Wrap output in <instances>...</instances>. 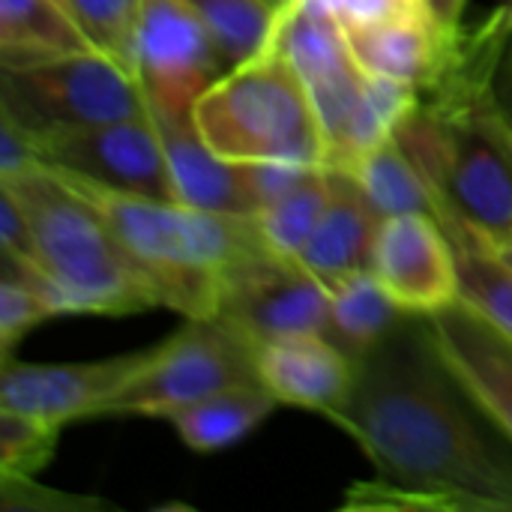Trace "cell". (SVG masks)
<instances>
[{
  "label": "cell",
  "instance_id": "obj_32",
  "mask_svg": "<svg viewBox=\"0 0 512 512\" xmlns=\"http://www.w3.org/2000/svg\"><path fill=\"white\" fill-rule=\"evenodd\" d=\"M42 162L45 159L39 141L30 132H24L15 120L0 114V180L18 177Z\"/></svg>",
  "mask_w": 512,
  "mask_h": 512
},
{
  "label": "cell",
  "instance_id": "obj_24",
  "mask_svg": "<svg viewBox=\"0 0 512 512\" xmlns=\"http://www.w3.org/2000/svg\"><path fill=\"white\" fill-rule=\"evenodd\" d=\"M0 351L12 357V348L39 324L66 315L51 282L27 261L0 252Z\"/></svg>",
  "mask_w": 512,
  "mask_h": 512
},
{
  "label": "cell",
  "instance_id": "obj_3",
  "mask_svg": "<svg viewBox=\"0 0 512 512\" xmlns=\"http://www.w3.org/2000/svg\"><path fill=\"white\" fill-rule=\"evenodd\" d=\"M30 216L36 270L66 315H135L162 306V294L108 216L57 168L36 165L0 180Z\"/></svg>",
  "mask_w": 512,
  "mask_h": 512
},
{
  "label": "cell",
  "instance_id": "obj_4",
  "mask_svg": "<svg viewBox=\"0 0 512 512\" xmlns=\"http://www.w3.org/2000/svg\"><path fill=\"white\" fill-rule=\"evenodd\" d=\"M54 168V165H51ZM114 225L132 255L153 276L162 306L183 318H210L234 267L270 249L252 216L198 210L180 201H153L105 189L57 168Z\"/></svg>",
  "mask_w": 512,
  "mask_h": 512
},
{
  "label": "cell",
  "instance_id": "obj_5",
  "mask_svg": "<svg viewBox=\"0 0 512 512\" xmlns=\"http://www.w3.org/2000/svg\"><path fill=\"white\" fill-rule=\"evenodd\" d=\"M192 117L222 159L324 165L312 96L273 42L213 81L195 102Z\"/></svg>",
  "mask_w": 512,
  "mask_h": 512
},
{
  "label": "cell",
  "instance_id": "obj_15",
  "mask_svg": "<svg viewBox=\"0 0 512 512\" xmlns=\"http://www.w3.org/2000/svg\"><path fill=\"white\" fill-rule=\"evenodd\" d=\"M462 30L444 27L429 12H414L369 24H348L345 36L354 60L366 72L426 90L450 66Z\"/></svg>",
  "mask_w": 512,
  "mask_h": 512
},
{
  "label": "cell",
  "instance_id": "obj_7",
  "mask_svg": "<svg viewBox=\"0 0 512 512\" xmlns=\"http://www.w3.org/2000/svg\"><path fill=\"white\" fill-rule=\"evenodd\" d=\"M255 345L222 318H186V324L156 345L150 363L123 384L96 417L171 420L183 408L234 384H255Z\"/></svg>",
  "mask_w": 512,
  "mask_h": 512
},
{
  "label": "cell",
  "instance_id": "obj_6",
  "mask_svg": "<svg viewBox=\"0 0 512 512\" xmlns=\"http://www.w3.org/2000/svg\"><path fill=\"white\" fill-rule=\"evenodd\" d=\"M147 111L144 90L123 63L102 51L0 66V114L39 147L57 135Z\"/></svg>",
  "mask_w": 512,
  "mask_h": 512
},
{
  "label": "cell",
  "instance_id": "obj_22",
  "mask_svg": "<svg viewBox=\"0 0 512 512\" xmlns=\"http://www.w3.org/2000/svg\"><path fill=\"white\" fill-rule=\"evenodd\" d=\"M459 261V300L512 336V273L489 252L483 237L456 216L441 219Z\"/></svg>",
  "mask_w": 512,
  "mask_h": 512
},
{
  "label": "cell",
  "instance_id": "obj_27",
  "mask_svg": "<svg viewBox=\"0 0 512 512\" xmlns=\"http://www.w3.org/2000/svg\"><path fill=\"white\" fill-rule=\"evenodd\" d=\"M60 426L0 411V474L3 477H39L57 450Z\"/></svg>",
  "mask_w": 512,
  "mask_h": 512
},
{
  "label": "cell",
  "instance_id": "obj_20",
  "mask_svg": "<svg viewBox=\"0 0 512 512\" xmlns=\"http://www.w3.org/2000/svg\"><path fill=\"white\" fill-rule=\"evenodd\" d=\"M330 291V318L327 336L342 345L354 360L378 345L399 321L408 315L381 285L372 270L348 273L327 285Z\"/></svg>",
  "mask_w": 512,
  "mask_h": 512
},
{
  "label": "cell",
  "instance_id": "obj_14",
  "mask_svg": "<svg viewBox=\"0 0 512 512\" xmlns=\"http://www.w3.org/2000/svg\"><path fill=\"white\" fill-rule=\"evenodd\" d=\"M147 111L159 129L180 204L228 216H255V198L249 189L246 165L222 159L198 132L192 111Z\"/></svg>",
  "mask_w": 512,
  "mask_h": 512
},
{
  "label": "cell",
  "instance_id": "obj_26",
  "mask_svg": "<svg viewBox=\"0 0 512 512\" xmlns=\"http://www.w3.org/2000/svg\"><path fill=\"white\" fill-rule=\"evenodd\" d=\"M144 0H66L96 51L132 72V39Z\"/></svg>",
  "mask_w": 512,
  "mask_h": 512
},
{
  "label": "cell",
  "instance_id": "obj_18",
  "mask_svg": "<svg viewBox=\"0 0 512 512\" xmlns=\"http://www.w3.org/2000/svg\"><path fill=\"white\" fill-rule=\"evenodd\" d=\"M96 51L66 0H0V66Z\"/></svg>",
  "mask_w": 512,
  "mask_h": 512
},
{
  "label": "cell",
  "instance_id": "obj_35",
  "mask_svg": "<svg viewBox=\"0 0 512 512\" xmlns=\"http://www.w3.org/2000/svg\"><path fill=\"white\" fill-rule=\"evenodd\" d=\"M501 9H504V12L510 15V21H512V0H504V3H501Z\"/></svg>",
  "mask_w": 512,
  "mask_h": 512
},
{
  "label": "cell",
  "instance_id": "obj_23",
  "mask_svg": "<svg viewBox=\"0 0 512 512\" xmlns=\"http://www.w3.org/2000/svg\"><path fill=\"white\" fill-rule=\"evenodd\" d=\"M327 198H330V171L327 165H315L303 180H297L288 192L264 204L252 219L273 252L285 258H297L306 240L312 237L327 207Z\"/></svg>",
  "mask_w": 512,
  "mask_h": 512
},
{
  "label": "cell",
  "instance_id": "obj_8",
  "mask_svg": "<svg viewBox=\"0 0 512 512\" xmlns=\"http://www.w3.org/2000/svg\"><path fill=\"white\" fill-rule=\"evenodd\" d=\"M228 60L189 0H144L132 39V72L147 108L192 111Z\"/></svg>",
  "mask_w": 512,
  "mask_h": 512
},
{
  "label": "cell",
  "instance_id": "obj_2",
  "mask_svg": "<svg viewBox=\"0 0 512 512\" xmlns=\"http://www.w3.org/2000/svg\"><path fill=\"white\" fill-rule=\"evenodd\" d=\"M438 195V219L512 231V129L492 90V24L465 27L450 66L396 129Z\"/></svg>",
  "mask_w": 512,
  "mask_h": 512
},
{
  "label": "cell",
  "instance_id": "obj_9",
  "mask_svg": "<svg viewBox=\"0 0 512 512\" xmlns=\"http://www.w3.org/2000/svg\"><path fill=\"white\" fill-rule=\"evenodd\" d=\"M216 318L231 324L258 351L276 339L327 333L330 291L297 258L264 249L231 270Z\"/></svg>",
  "mask_w": 512,
  "mask_h": 512
},
{
  "label": "cell",
  "instance_id": "obj_34",
  "mask_svg": "<svg viewBox=\"0 0 512 512\" xmlns=\"http://www.w3.org/2000/svg\"><path fill=\"white\" fill-rule=\"evenodd\" d=\"M480 234V231H477ZM483 243L489 246V252L507 267L512 273V231H504V234H480Z\"/></svg>",
  "mask_w": 512,
  "mask_h": 512
},
{
  "label": "cell",
  "instance_id": "obj_28",
  "mask_svg": "<svg viewBox=\"0 0 512 512\" xmlns=\"http://www.w3.org/2000/svg\"><path fill=\"white\" fill-rule=\"evenodd\" d=\"M0 507L3 512L39 510V512H81L105 507L99 498L90 495H66L57 489H45L36 483V477H3L0 474Z\"/></svg>",
  "mask_w": 512,
  "mask_h": 512
},
{
  "label": "cell",
  "instance_id": "obj_25",
  "mask_svg": "<svg viewBox=\"0 0 512 512\" xmlns=\"http://www.w3.org/2000/svg\"><path fill=\"white\" fill-rule=\"evenodd\" d=\"M207 21L228 66L258 54L273 33L285 0H189Z\"/></svg>",
  "mask_w": 512,
  "mask_h": 512
},
{
  "label": "cell",
  "instance_id": "obj_21",
  "mask_svg": "<svg viewBox=\"0 0 512 512\" xmlns=\"http://www.w3.org/2000/svg\"><path fill=\"white\" fill-rule=\"evenodd\" d=\"M348 174L360 183L366 198L381 216L399 213H432L438 216V195L411 153L399 144V138H387L375 150H369Z\"/></svg>",
  "mask_w": 512,
  "mask_h": 512
},
{
  "label": "cell",
  "instance_id": "obj_10",
  "mask_svg": "<svg viewBox=\"0 0 512 512\" xmlns=\"http://www.w3.org/2000/svg\"><path fill=\"white\" fill-rule=\"evenodd\" d=\"M42 159L45 165L87 177L114 192L177 201L171 168L150 111L57 135L42 144Z\"/></svg>",
  "mask_w": 512,
  "mask_h": 512
},
{
  "label": "cell",
  "instance_id": "obj_12",
  "mask_svg": "<svg viewBox=\"0 0 512 512\" xmlns=\"http://www.w3.org/2000/svg\"><path fill=\"white\" fill-rule=\"evenodd\" d=\"M369 270L408 315L429 318L459 300L456 246L432 213L384 216Z\"/></svg>",
  "mask_w": 512,
  "mask_h": 512
},
{
  "label": "cell",
  "instance_id": "obj_16",
  "mask_svg": "<svg viewBox=\"0 0 512 512\" xmlns=\"http://www.w3.org/2000/svg\"><path fill=\"white\" fill-rule=\"evenodd\" d=\"M261 384L279 405L315 411L327 417L336 411L354 384V357L327 333H303L267 342L255 351Z\"/></svg>",
  "mask_w": 512,
  "mask_h": 512
},
{
  "label": "cell",
  "instance_id": "obj_11",
  "mask_svg": "<svg viewBox=\"0 0 512 512\" xmlns=\"http://www.w3.org/2000/svg\"><path fill=\"white\" fill-rule=\"evenodd\" d=\"M153 351L156 345L81 363H24L3 357L0 411L36 417L60 429L72 420H93L99 408L150 363Z\"/></svg>",
  "mask_w": 512,
  "mask_h": 512
},
{
  "label": "cell",
  "instance_id": "obj_31",
  "mask_svg": "<svg viewBox=\"0 0 512 512\" xmlns=\"http://www.w3.org/2000/svg\"><path fill=\"white\" fill-rule=\"evenodd\" d=\"M0 252L36 267V237L30 216L12 189L0 186Z\"/></svg>",
  "mask_w": 512,
  "mask_h": 512
},
{
  "label": "cell",
  "instance_id": "obj_29",
  "mask_svg": "<svg viewBox=\"0 0 512 512\" xmlns=\"http://www.w3.org/2000/svg\"><path fill=\"white\" fill-rule=\"evenodd\" d=\"M309 3L324 9L327 15H333L342 27L399 18V15H414V12H429L423 6V0H309Z\"/></svg>",
  "mask_w": 512,
  "mask_h": 512
},
{
  "label": "cell",
  "instance_id": "obj_13",
  "mask_svg": "<svg viewBox=\"0 0 512 512\" xmlns=\"http://www.w3.org/2000/svg\"><path fill=\"white\" fill-rule=\"evenodd\" d=\"M426 324L447 366L512 438V336L462 300L429 315Z\"/></svg>",
  "mask_w": 512,
  "mask_h": 512
},
{
  "label": "cell",
  "instance_id": "obj_30",
  "mask_svg": "<svg viewBox=\"0 0 512 512\" xmlns=\"http://www.w3.org/2000/svg\"><path fill=\"white\" fill-rule=\"evenodd\" d=\"M489 24H492V90L504 120L512 129V21L498 6L489 15Z\"/></svg>",
  "mask_w": 512,
  "mask_h": 512
},
{
  "label": "cell",
  "instance_id": "obj_33",
  "mask_svg": "<svg viewBox=\"0 0 512 512\" xmlns=\"http://www.w3.org/2000/svg\"><path fill=\"white\" fill-rule=\"evenodd\" d=\"M423 6L444 27H450V30H462L465 27L462 18H465V9H468V0H423Z\"/></svg>",
  "mask_w": 512,
  "mask_h": 512
},
{
  "label": "cell",
  "instance_id": "obj_1",
  "mask_svg": "<svg viewBox=\"0 0 512 512\" xmlns=\"http://www.w3.org/2000/svg\"><path fill=\"white\" fill-rule=\"evenodd\" d=\"M327 420L375 471L348 489L345 510L512 512V438L447 366L420 315L354 360L351 393Z\"/></svg>",
  "mask_w": 512,
  "mask_h": 512
},
{
  "label": "cell",
  "instance_id": "obj_19",
  "mask_svg": "<svg viewBox=\"0 0 512 512\" xmlns=\"http://www.w3.org/2000/svg\"><path fill=\"white\" fill-rule=\"evenodd\" d=\"M279 399L261 384H234L225 387L180 414L171 417L180 441L198 453H216L240 444L249 432H255L273 411Z\"/></svg>",
  "mask_w": 512,
  "mask_h": 512
},
{
  "label": "cell",
  "instance_id": "obj_17",
  "mask_svg": "<svg viewBox=\"0 0 512 512\" xmlns=\"http://www.w3.org/2000/svg\"><path fill=\"white\" fill-rule=\"evenodd\" d=\"M330 171V198L327 207L300 249L297 261L312 270L324 285L360 273L372 267V249L381 225V213L372 207L354 174L327 168Z\"/></svg>",
  "mask_w": 512,
  "mask_h": 512
}]
</instances>
